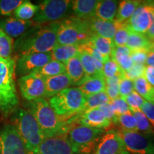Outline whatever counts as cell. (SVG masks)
<instances>
[{
  "mask_svg": "<svg viewBox=\"0 0 154 154\" xmlns=\"http://www.w3.org/2000/svg\"><path fill=\"white\" fill-rule=\"evenodd\" d=\"M57 22L35 24L14 42V51L18 57L36 53L51 51L57 44Z\"/></svg>",
  "mask_w": 154,
  "mask_h": 154,
  "instance_id": "6da1fadb",
  "label": "cell"
},
{
  "mask_svg": "<svg viewBox=\"0 0 154 154\" xmlns=\"http://www.w3.org/2000/svg\"><path fill=\"white\" fill-rule=\"evenodd\" d=\"M25 109L33 116L42 128L46 138L67 134L73 126L77 124L78 116L66 121L58 116L44 98L27 101Z\"/></svg>",
  "mask_w": 154,
  "mask_h": 154,
  "instance_id": "7a4b0ae2",
  "label": "cell"
},
{
  "mask_svg": "<svg viewBox=\"0 0 154 154\" xmlns=\"http://www.w3.org/2000/svg\"><path fill=\"white\" fill-rule=\"evenodd\" d=\"M15 61L12 57H0V111L8 116L18 108L19 98L15 84Z\"/></svg>",
  "mask_w": 154,
  "mask_h": 154,
  "instance_id": "3957f363",
  "label": "cell"
},
{
  "mask_svg": "<svg viewBox=\"0 0 154 154\" xmlns=\"http://www.w3.org/2000/svg\"><path fill=\"white\" fill-rule=\"evenodd\" d=\"M11 121L26 146L29 154H34L46 138L33 116L26 109L17 108L11 113Z\"/></svg>",
  "mask_w": 154,
  "mask_h": 154,
  "instance_id": "277c9868",
  "label": "cell"
},
{
  "mask_svg": "<svg viewBox=\"0 0 154 154\" xmlns=\"http://www.w3.org/2000/svg\"><path fill=\"white\" fill-rule=\"evenodd\" d=\"M57 44L59 45L81 46L93 36L88 20L71 16L57 22Z\"/></svg>",
  "mask_w": 154,
  "mask_h": 154,
  "instance_id": "5b68a950",
  "label": "cell"
},
{
  "mask_svg": "<svg viewBox=\"0 0 154 154\" xmlns=\"http://www.w3.org/2000/svg\"><path fill=\"white\" fill-rule=\"evenodd\" d=\"M48 101L58 116L69 121L84 112L86 96L77 87H70L50 98Z\"/></svg>",
  "mask_w": 154,
  "mask_h": 154,
  "instance_id": "8992f818",
  "label": "cell"
},
{
  "mask_svg": "<svg viewBox=\"0 0 154 154\" xmlns=\"http://www.w3.org/2000/svg\"><path fill=\"white\" fill-rule=\"evenodd\" d=\"M105 130L76 124L67 133L75 154H91L95 151Z\"/></svg>",
  "mask_w": 154,
  "mask_h": 154,
  "instance_id": "52a82bcc",
  "label": "cell"
},
{
  "mask_svg": "<svg viewBox=\"0 0 154 154\" xmlns=\"http://www.w3.org/2000/svg\"><path fill=\"white\" fill-rule=\"evenodd\" d=\"M38 7L32 22L36 24H49L66 18L70 7H72V1L45 0L41 2Z\"/></svg>",
  "mask_w": 154,
  "mask_h": 154,
  "instance_id": "ba28073f",
  "label": "cell"
},
{
  "mask_svg": "<svg viewBox=\"0 0 154 154\" xmlns=\"http://www.w3.org/2000/svg\"><path fill=\"white\" fill-rule=\"evenodd\" d=\"M116 131L129 154H154V136L121 129Z\"/></svg>",
  "mask_w": 154,
  "mask_h": 154,
  "instance_id": "9c48e42d",
  "label": "cell"
},
{
  "mask_svg": "<svg viewBox=\"0 0 154 154\" xmlns=\"http://www.w3.org/2000/svg\"><path fill=\"white\" fill-rule=\"evenodd\" d=\"M154 22V1H142L126 22L133 32L145 34Z\"/></svg>",
  "mask_w": 154,
  "mask_h": 154,
  "instance_id": "30bf717a",
  "label": "cell"
},
{
  "mask_svg": "<svg viewBox=\"0 0 154 154\" xmlns=\"http://www.w3.org/2000/svg\"><path fill=\"white\" fill-rule=\"evenodd\" d=\"M1 154H29L23 140L12 124H7L0 129Z\"/></svg>",
  "mask_w": 154,
  "mask_h": 154,
  "instance_id": "8fae6325",
  "label": "cell"
},
{
  "mask_svg": "<svg viewBox=\"0 0 154 154\" xmlns=\"http://www.w3.org/2000/svg\"><path fill=\"white\" fill-rule=\"evenodd\" d=\"M18 85L22 97L27 101L44 97V79L37 73L33 72L19 78Z\"/></svg>",
  "mask_w": 154,
  "mask_h": 154,
  "instance_id": "7c38bea8",
  "label": "cell"
},
{
  "mask_svg": "<svg viewBox=\"0 0 154 154\" xmlns=\"http://www.w3.org/2000/svg\"><path fill=\"white\" fill-rule=\"evenodd\" d=\"M51 60H52L51 51L22 56L18 57L15 63V73L20 78L36 72Z\"/></svg>",
  "mask_w": 154,
  "mask_h": 154,
  "instance_id": "4fadbf2b",
  "label": "cell"
},
{
  "mask_svg": "<svg viewBox=\"0 0 154 154\" xmlns=\"http://www.w3.org/2000/svg\"><path fill=\"white\" fill-rule=\"evenodd\" d=\"M34 154H75L67 134L46 138Z\"/></svg>",
  "mask_w": 154,
  "mask_h": 154,
  "instance_id": "5bb4252c",
  "label": "cell"
},
{
  "mask_svg": "<svg viewBox=\"0 0 154 154\" xmlns=\"http://www.w3.org/2000/svg\"><path fill=\"white\" fill-rule=\"evenodd\" d=\"M126 152L116 131L109 130L100 138L94 154H125Z\"/></svg>",
  "mask_w": 154,
  "mask_h": 154,
  "instance_id": "9a60e30c",
  "label": "cell"
},
{
  "mask_svg": "<svg viewBox=\"0 0 154 154\" xmlns=\"http://www.w3.org/2000/svg\"><path fill=\"white\" fill-rule=\"evenodd\" d=\"M33 25L32 20H20L14 17L0 18V29L11 38H19Z\"/></svg>",
  "mask_w": 154,
  "mask_h": 154,
  "instance_id": "2e32d148",
  "label": "cell"
},
{
  "mask_svg": "<svg viewBox=\"0 0 154 154\" xmlns=\"http://www.w3.org/2000/svg\"><path fill=\"white\" fill-rule=\"evenodd\" d=\"M77 124L98 129L109 128L112 123L107 120L99 108L90 109L81 113L77 119Z\"/></svg>",
  "mask_w": 154,
  "mask_h": 154,
  "instance_id": "e0dca14e",
  "label": "cell"
},
{
  "mask_svg": "<svg viewBox=\"0 0 154 154\" xmlns=\"http://www.w3.org/2000/svg\"><path fill=\"white\" fill-rule=\"evenodd\" d=\"M44 79L45 92L43 98L46 99L53 97L63 90L72 87V82L66 73Z\"/></svg>",
  "mask_w": 154,
  "mask_h": 154,
  "instance_id": "ac0fdd59",
  "label": "cell"
},
{
  "mask_svg": "<svg viewBox=\"0 0 154 154\" xmlns=\"http://www.w3.org/2000/svg\"><path fill=\"white\" fill-rule=\"evenodd\" d=\"M88 22L93 34L108 38H113L117 29L121 24L116 20L105 21L95 17L89 19Z\"/></svg>",
  "mask_w": 154,
  "mask_h": 154,
  "instance_id": "d6986e66",
  "label": "cell"
},
{
  "mask_svg": "<svg viewBox=\"0 0 154 154\" xmlns=\"http://www.w3.org/2000/svg\"><path fill=\"white\" fill-rule=\"evenodd\" d=\"M63 63L66 69L65 73L70 79L72 86H79L88 78L83 69L78 55Z\"/></svg>",
  "mask_w": 154,
  "mask_h": 154,
  "instance_id": "ffe728a7",
  "label": "cell"
},
{
  "mask_svg": "<svg viewBox=\"0 0 154 154\" xmlns=\"http://www.w3.org/2000/svg\"><path fill=\"white\" fill-rule=\"evenodd\" d=\"M98 1L96 0H74L72 1V9L75 17L89 20L95 17Z\"/></svg>",
  "mask_w": 154,
  "mask_h": 154,
  "instance_id": "44dd1931",
  "label": "cell"
},
{
  "mask_svg": "<svg viewBox=\"0 0 154 154\" xmlns=\"http://www.w3.org/2000/svg\"><path fill=\"white\" fill-rule=\"evenodd\" d=\"M106 83L103 75H96L87 78L85 82L78 86L79 90L85 96L105 91Z\"/></svg>",
  "mask_w": 154,
  "mask_h": 154,
  "instance_id": "7402d4cb",
  "label": "cell"
},
{
  "mask_svg": "<svg viewBox=\"0 0 154 154\" xmlns=\"http://www.w3.org/2000/svg\"><path fill=\"white\" fill-rule=\"evenodd\" d=\"M119 3V1H114V0L98 1L95 17L105 21L115 20Z\"/></svg>",
  "mask_w": 154,
  "mask_h": 154,
  "instance_id": "603a6c76",
  "label": "cell"
},
{
  "mask_svg": "<svg viewBox=\"0 0 154 154\" xmlns=\"http://www.w3.org/2000/svg\"><path fill=\"white\" fill-rule=\"evenodd\" d=\"M126 46L131 51L144 50L149 52L154 47V42L150 41L145 34L131 30Z\"/></svg>",
  "mask_w": 154,
  "mask_h": 154,
  "instance_id": "cb8c5ba5",
  "label": "cell"
},
{
  "mask_svg": "<svg viewBox=\"0 0 154 154\" xmlns=\"http://www.w3.org/2000/svg\"><path fill=\"white\" fill-rule=\"evenodd\" d=\"M141 2L142 1L138 0H124L119 2L115 20L120 24L128 22Z\"/></svg>",
  "mask_w": 154,
  "mask_h": 154,
  "instance_id": "d4e9b609",
  "label": "cell"
},
{
  "mask_svg": "<svg viewBox=\"0 0 154 154\" xmlns=\"http://www.w3.org/2000/svg\"><path fill=\"white\" fill-rule=\"evenodd\" d=\"M79 52V46L57 44L51 51V59L65 63L69 59L76 57Z\"/></svg>",
  "mask_w": 154,
  "mask_h": 154,
  "instance_id": "484cf974",
  "label": "cell"
},
{
  "mask_svg": "<svg viewBox=\"0 0 154 154\" xmlns=\"http://www.w3.org/2000/svg\"><path fill=\"white\" fill-rule=\"evenodd\" d=\"M131 54V51L126 46L115 47L111 57H112L121 69L126 72L129 70L134 64Z\"/></svg>",
  "mask_w": 154,
  "mask_h": 154,
  "instance_id": "4316f807",
  "label": "cell"
},
{
  "mask_svg": "<svg viewBox=\"0 0 154 154\" xmlns=\"http://www.w3.org/2000/svg\"><path fill=\"white\" fill-rule=\"evenodd\" d=\"M86 44L97 50L101 54L111 57L115 45L113 38H108L93 34L92 37Z\"/></svg>",
  "mask_w": 154,
  "mask_h": 154,
  "instance_id": "83f0119b",
  "label": "cell"
},
{
  "mask_svg": "<svg viewBox=\"0 0 154 154\" xmlns=\"http://www.w3.org/2000/svg\"><path fill=\"white\" fill-rule=\"evenodd\" d=\"M134 90L145 101L154 103V87L146 81L144 76L134 81Z\"/></svg>",
  "mask_w": 154,
  "mask_h": 154,
  "instance_id": "f1b7e54d",
  "label": "cell"
},
{
  "mask_svg": "<svg viewBox=\"0 0 154 154\" xmlns=\"http://www.w3.org/2000/svg\"><path fill=\"white\" fill-rule=\"evenodd\" d=\"M65 72H66V69H65L64 63L58 61L51 60L49 62L46 63L44 66L37 69L34 72L37 73L44 78H47V77L64 74Z\"/></svg>",
  "mask_w": 154,
  "mask_h": 154,
  "instance_id": "f546056e",
  "label": "cell"
},
{
  "mask_svg": "<svg viewBox=\"0 0 154 154\" xmlns=\"http://www.w3.org/2000/svg\"><path fill=\"white\" fill-rule=\"evenodd\" d=\"M38 8V5H34L29 1H23V2L15 9L13 15L16 19L29 21L34 18Z\"/></svg>",
  "mask_w": 154,
  "mask_h": 154,
  "instance_id": "4dcf8cb0",
  "label": "cell"
},
{
  "mask_svg": "<svg viewBox=\"0 0 154 154\" xmlns=\"http://www.w3.org/2000/svg\"><path fill=\"white\" fill-rule=\"evenodd\" d=\"M113 123L120 127L121 130L126 131L138 132L136 119L131 111H128L124 114L116 117Z\"/></svg>",
  "mask_w": 154,
  "mask_h": 154,
  "instance_id": "1f68e13d",
  "label": "cell"
},
{
  "mask_svg": "<svg viewBox=\"0 0 154 154\" xmlns=\"http://www.w3.org/2000/svg\"><path fill=\"white\" fill-rule=\"evenodd\" d=\"M134 114L136 122L138 132L144 135L154 136V130L153 127L148 120L147 117L143 113L141 110L131 111Z\"/></svg>",
  "mask_w": 154,
  "mask_h": 154,
  "instance_id": "d6a6232c",
  "label": "cell"
},
{
  "mask_svg": "<svg viewBox=\"0 0 154 154\" xmlns=\"http://www.w3.org/2000/svg\"><path fill=\"white\" fill-rule=\"evenodd\" d=\"M78 57L82 63V65L84 69V72L88 77H91L99 75L100 74L96 70L95 66L96 59L91 57L87 52H86L84 50L81 49L79 48V52L78 54ZM102 75V74H100Z\"/></svg>",
  "mask_w": 154,
  "mask_h": 154,
  "instance_id": "836d02e7",
  "label": "cell"
},
{
  "mask_svg": "<svg viewBox=\"0 0 154 154\" xmlns=\"http://www.w3.org/2000/svg\"><path fill=\"white\" fill-rule=\"evenodd\" d=\"M109 102H110V100L105 91L87 96H86V103L84 106V112L90 109H97L101 106L109 103Z\"/></svg>",
  "mask_w": 154,
  "mask_h": 154,
  "instance_id": "e575fe53",
  "label": "cell"
},
{
  "mask_svg": "<svg viewBox=\"0 0 154 154\" xmlns=\"http://www.w3.org/2000/svg\"><path fill=\"white\" fill-rule=\"evenodd\" d=\"M103 76L104 79L113 78L115 76H119L121 78L125 77V73L121 69L112 57L109 58L103 64Z\"/></svg>",
  "mask_w": 154,
  "mask_h": 154,
  "instance_id": "d590c367",
  "label": "cell"
},
{
  "mask_svg": "<svg viewBox=\"0 0 154 154\" xmlns=\"http://www.w3.org/2000/svg\"><path fill=\"white\" fill-rule=\"evenodd\" d=\"M14 51V41L12 38L7 35L0 29V57L3 59L11 57Z\"/></svg>",
  "mask_w": 154,
  "mask_h": 154,
  "instance_id": "8d00e7d4",
  "label": "cell"
},
{
  "mask_svg": "<svg viewBox=\"0 0 154 154\" xmlns=\"http://www.w3.org/2000/svg\"><path fill=\"white\" fill-rule=\"evenodd\" d=\"M131 29L126 22L122 23L117 29L113 36V41L115 47H124L126 46Z\"/></svg>",
  "mask_w": 154,
  "mask_h": 154,
  "instance_id": "74e56055",
  "label": "cell"
},
{
  "mask_svg": "<svg viewBox=\"0 0 154 154\" xmlns=\"http://www.w3.org/2000/svg\"><path fill=\"white\" fill-rule=\"evenodd\" d=\"M121 77L115 76L113 78L105 79V92L110 101L119 97V86Z\"/></svg>",
  "mask_w": 154,
  "mask_h": 154,
  "instance_id": "f35d334b",
  "label": "cell"
},
{
  "mask_svg": "<svg viewBox=\"0 0 154 154\" xmlns=\"http://www.w3.org/2000/svg\"><path fill=\"white\" fill-rule=\"evenodd\" d=\"M22 2V0H0V17H9Z\"/></svg>",
  "mask_w": 154,
  "mask_h": 154,
  "instance_id": "ab89813d",
  "label": "cell"
},
{
  "mask_svg": "<svg viewBox=\"0 0 154 154\" xmlns=\"http://www.w3.org/2000/svg\"><path fill=\"white\" fill-rule=\"evenodd\" d=\"M130 108V111L141 110L142 106L143 105L144 100L136 91L125 97H123Z\"/></svg>",
  "mask_w": 154,
  "mask_h": 154,
  "instance_id": "60d3db41",
  "label": "cell"
},
{
  "mask_svg": "<svg viewBox=\"0 0 154 154\" xmlns=\"http://www.w3.org/2000/svg\"><path fill=\"white\" fill-rule=\"evenodd\" d=\"M109 103L112 106L116 116H119L124 114L128 111H130V108L127 104L126 101L124 98L121 97V96L113 100H111Z\"/></svg>",
  "mask_w": 154,
  "mask_h": 154,
  "instance_id": "b9f144b4",
  "label": "cell"
},
{
  "mask_svg": "<svg viewBox=\"0 0 154 154\" xmlns=\"http://www.w3.org/2000/svg\"><path fill=\"white\" fill-rule=\"evenodd\" d=\"M119 96L125 97L131 94L134 90V81L128 79L126 77L121 79L119 86Z\"/></svg>",
  "mask_w": 154,
  "mask_h": 154,
  "instance_id": "7bdbcfd3",
  "label": "cell"
},
{
  "mask_svg": "<svg viewBox=\"0 0 154 154\" xmlns=\"http://www.w3.org/2000/svg\"><path fill=\"white\" fill-rule=\"evenodd\" d=\"M146 65L138 64V63H134V66L131 68L129 70L127 71L125 73V77L128 79L134 81L139 77L143 76L144 72H145Z\"/></svg>",
  "mask_w": 154,
  "mask_h": 154,
  "instance_id": "ee69618b",
  "label": "cell"
},
{
  "mask_svg": "<svg viewBox=\"0 0 154 154\" xmlns=\"http://www.w3.org/2000/svg\"><path fill=\"white\" fill-rule=\"evenodd\" d=\"M79 48L85 51L86 52H87L88 54L93 57L94 59H95L96 60L99 61V62L103 63V64L109 59V58H110L109 57H107V56L101 54L97 50H96L94 48L91 47L90 45H88V44H82V45L79 46Z\"/></svg>",
  "mask_w": 154,
  "mask_h": 154,
  "instance_id": "f6af8a7d",
  "label": "cell"
},
{
  "mask_svg": "<svg viewBox=\"0 0 154 154\" xmlns=\"http://www.w3.org/2000/svg\"><path fill=\"white\" fill-rule=\"evenodd\" d=\"M141 111L147 117L148 120L149 121L150 124L154 130V103L145 101L143 105L142 106Z\"/></svg>",
  "mask_w": 154,
  "mask_h": 154,
  "instance_id": "bcb514c9",
  "label": "cell"
},
{
  "mask_svg": "<svg viewBox=\"0 0 154 154\" xmlns=\"http://www.w3.org/2000/svg\"><path fill=\"white\" fill-rule=\"evenodd\" d=\"M131 59L134 63H138V64L145 65L146 61L147 59L148 51L144 50H137V51H131Z\"/></svg>",
  "mask_w": 154,
  "mask_h": 154,
  "instance_id": "7dc6e473",
  "label": "cell"
},
{
  "mask_svg": "<svg viewBox=\"0 0 154 154\" xmlns=\"http://www.w3.org/2000/svg\"><path fill=\"white\" fill-rule=\"evenodd\" d=\"M99 109L101 111L102 114L104 116V117L107 120L110 121L111 123L113 122V121L115 120L116 116L114 111H113L112 106H111L110 103H105V104L101 106Z\"/></svg>",
  "mask_w": 154,
  "mask_h": 154,
  "instance_id": "c3c4849f",
  "label": "cell"
},
{
  "mask_svg": "<svg viewBox=\"0 0 154 154\" xmlns=\"http://www.w3.org/2000/svg\"><path fill=\"white\" fill-rule=\"evenodd\" d=\"M143 76L146 81L154 87V65L146 66Z\"/></svg>",
  "mask_w": 154,
  "mask_h": 154,
  "instance_id": "681fc988",
  "label": "cell"
},
{
  "mask_svg": "<svg viewBox=\"0 0 154 154\" xmlns=\"http://www.w3.org/2000/svg\"><path fill=\"white\" fill-rule=\"evenodd\" d=\"M145 65L146 66H153L154 65V47L148 52V57Z\"/></svg>",
  "mask_w": 154,
  "mask_h": 154,
  "instance_id": "f907efd6",
  "label": "cell"
},
{
  "mask_svg": "<svg viewBox=\"0 0 154 154\" xmlns=\"http://www.w3.org/2000/svg\"><path fill=\"white\" fill-rule=\"evenodd\" d=\"M145 35L146 36V37L149 38L150 41L154 42V22L153 24H152L151 26H150L149 29H148L147 32H146Z\"/></svg>",
  "mask_w": 154,
  "mask_h": 154,
  "instance_id": "816d5d0a",
  "label": "cell"
},
{
  "mask_svg": "<svg viewBox=\"0 0 154 154\" xmlns=\"http://www.w3.org/2000/svg\"><path fill=\"white\" fill-rule=\"evenodd\" d=\"M125 154H129V153H128V152H126V153H125Z\"/></svg>",
  "mask_w": 154,
  "mask_h": 154,
  "instance_id": "f5cc1de1",
  "label": "cell"
},
{
  "mask_svg": "<svg viewBox=\"0 0 154 154\" xmlns=\"http://www.w3.org/2000/svg\"><path fill=\"white\" fill-rule=\"evenodd\" d=\"M0 154H1V152H0Z\"/></svg>",
  "mask_w": 154,
  "mask_h": 154,
  "instance_id": "db71d44e",
  "label": "cell"
}]
</instances>
